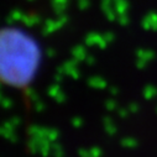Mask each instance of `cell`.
I'll use <instances>...</instances> for the list:
<instances>
[{"label":"cell","mask_w":157,"mask_h":157,"mask_svg":"<svg viewBox=\"0 0 157 157\" xmlns=\"http://www.w3.org/2000/svg\"><path fill=\"white\" fill-rule=\"evenodd\" d=\"M35 52L32 44L20 33L0 35V77L10 82H22L30 77Z\"/></svg>","instance_id":"6da1fadb"}]
</instances>
